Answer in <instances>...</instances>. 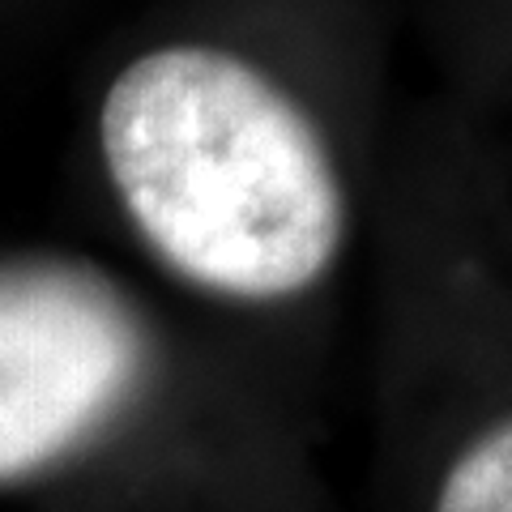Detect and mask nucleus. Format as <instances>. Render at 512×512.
<instances>
[{
  "label": "nucleus",
  "instance_id": "1",
  "mask_svg": "<svg viewBox=\"0 0 512 512\" xmlns=\"http://www.w3.org/2000/svg\"><path fill=\"white\" fill-rule=\"evenodd\" d=\"M99 128L128 218L180 278L265 303L329 274L346 227L329 146L248 60L141 56L111 82Z\"/></svg>",
  "mask_w": 512,
  "mask_h": 512
},
{
  "label": "nucleus",
  "instance_id": "2",
  "mask_svg": "<svg viewBox=\"0 0 512 512\" xmlns=\"http://www.w3.org/2000/svg\"><path fill=\"white\" fill-rule=\"evenodd\" d=\"M146 376V320L111 278L77 261L0 265V483L103 436Z\"/></svg>",
  "mask_w": 512,
  "mask_h": 512
},
{
  "label": "nucleus",
  "instance_id": "3",
  "mask_svg": "<svg viewBox=\"0 0 512 512\" xmlns=\"http://www.w3.org/2000/svg\"><path fill=\"white\" fill-rule=\"evenodd\" d=\"M436 512H512V419L487 427L453 461Z\"/></svg>",
  "mask_w": 512,
  "mask_h": 512
}]
</instances>
